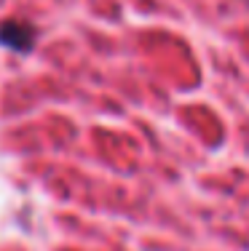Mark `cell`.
Here are the masks:
<instances>
[{
  "label": "cell",
  "mask_w": 249,
  "mask_h": 251,
  "mask_svg": "<svg viewBox=\"0 0 249 251\" xmlns=\"http://www.w3.org/2000/svg\"><path fill=\"white\" fill-rule=\"evenodd\" d=\"M35 40H38V32L27 22H3L0 25V46L16 53H29L35 49Z\"/></svg>",
  "instance_id": "obj_1"
},
{
  "label": "cell",
  "mask_w": 249,
  "mask_h": 251,
  "mask_svg": "<svg viewBox=\"0 0 249 251\" xmlns=\"http://www.w3.org/2000/svg\"><path fill=\"white\" fill-rule=\"evenodd\" d=\"M244 3H249V0H244Z\"/></svg>",
  "instance_id": "obj_2"
}]
</instances>
